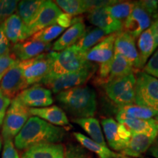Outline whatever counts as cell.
<instances>
[{"label":"cell","mask_w":158,"mask_h":158,"mask_svg":"<svg viewBox=\"0 0 158 158\" xmlns=\"http://www.w3.org/2000/svg\"><path fill=\"white\" fill-rule=\"evenodd\" d=\"M64 128L53 125L37 116H31L14 139V146L26 150L43 143H56L64 138Z\"/></svg>","instance_id":"cell-1"},{"label":"cell","mask_w":158,"mask_h":158,"mask_svg":"<svg viewBox=\"0 0 158 158\" xmlns=\"http://www.w3.org/2000/svg\"><path fill=\"white\" fill-rule=\"evenodd\" d=\"M56 100L70 115L78 118L92 117L97 109V96L89 86H79L56 94Z\"/></svg>","instance_id":"cell-2"},{"label":"cell","mask_w":158,"mask_h":158,"mask_svg":"<svg viewBox=\"0 0 158 158\" xmlns=\"http://www.w3.org/2000/svg\"><path fill=\"white\" fill-rule=\"evenodd\" d=\"M86 53L78 48L76 45L59 52L54 51L52 66L47 76L70 73L86 68L92 64L86 60Z\"/></svg>","instance_id":"cell-3"},{"label":"cell","mask_w":158,"mask_h":158,"mask_svg":"<svg viewBox=\"0 0 158 158\" xmlns=\"http://www.w3.org/2000/svg\"><path fill=\"white\" fill-rule=\"evenodd\" d=\"M95 71L96 66L91 64L86 68L74 73L57 76H46L37 84L44 85L51 92L58 94L62 91L81 86L92 76Z\"/></svg>","instance_id":"cell-4"},{"label":"cell","mask_w":158,"mask_h":158,"mask_svg":"<svg viewBox=\"0 0 158 158\" xmlns=\"http://www.w3.org/2000/svg\"><path fill=\"white\" fill-rule=\"evenodd\" d=\"M54 59V51L45 52L26 61H19L27 87L39 84L50 73Z\"/></svg>","instance_id":"cell-5"},{"label":"cell","mask_w":158,"mask_h":158,"mask_svg":"<svg viewBox=\"0 0 158 158\" xmlns=\"http://www.w3.org/2000/svg\"><path fill=\"white\" fill-rule=\"evenodd\" d=\"M30 116L29 108L24 106L19 99L11 100L4 118L2 135L3 139L15 138Z\"/></svg>","instance_id":"cell-6"},{"label":"cell","mask_w":158,"mask_h":158,"mask_svg":"<svg viewBox=\"0 0 158 158\" xmlns=\"http://www.w3.org/2000/svg\"><path fill=\"white\" fill-rule=\"evenodd\" d=\"M135 103L158 111V78L144 72L137 73Z\"/></svg>","instance_id":"cell-7"},{"label":"cell","mask_w":158,"mask_h":158,"mask_svg":"<svg viewBox=\"0 0 158 158\" xmlns=\"http://www.w3.org/2000/svg\"><path fill=\"white\" fill-rule=\"evenodd\" d=\"M135 76L133 73L110 81L105 85L108 98L119 106L135 103Z\"/></svg>","instance_id":"cell-8"},{"label":"cell","mask_w":158,"mask_h":158,"mask_svg":"<svg viewBox=\"0 0 158 158\" xmlns=\"http://www.w3.org/2000/svg\"><path fill=\"white\" fill-rule=\"evenodd\" d=\"M63 12L53 1H43L34 19L27 26L28 37H30L42 29L56 24L57 19Z\"/></svg>","instance_id":"cell-9"},{"label":"cell","mask_w":158,"mask_h":158,"mask_svg":"<svg viewBox=\"0 0 158 158\" xmlns=\"http://www.w3.org/2000/svg\"><path fill=\"white\" fill-rule=\"evenodd\" d=\"M27 88L22 71L19 67V61L16 60L0 81V91L6 98L13 100Z\"/></svg>","instance_id":"cell-10"},{"label":"cell","mask_w":158,"mask_h":158,"mask_svg":"<svg viewBox=\"0 0 158 158\" xmlns=\"http://www.w3.org/2000/svg\"><path fill=\"white\" fill-rule=\"evenodd\" d=\"M17 98L28 108H44L54 102L52 92L40 84H35L21 91Z\"/></svg>","instance_id":"cell-11"},{"label":"cell","mask_w":158,"mask_h":158,"mask_svg":"<svg viewBox=\"0 0 158 158\" xmlns=\"http://www.w3.org/2000/svg\"><path fill=\"white\" fill-rule=\"evenodd\" d=\"M114 52L124 56L133 66L134 72L140 70L139 55L135 44V38L124 31L117 33L114 42Z\"/></svg>","instance_id":"cell-12"},{"label":"cell","mask_w":158,"mask_h":158,"mask_svg":"<svg viewBox=\"0 0 158 158\" xmlns=\"http://www.w3.org/2000/svg\"><path fill=\"white\" fill-rule=\"evenodd\" d=\"M152 18L141 5L136 2L135 7L129 16L124 20L122 31H125L134 38H137L152 24Z\"/></svg>","instance_id":"cell-13"},{"label":"cell","mask_w":158,"mask_h":158,"mask_svg":"<svg viewBox=\"0 0 158 158\" xmlns=\"http://www.w3.org/2000/svg\"><path fill=\"white\" fill-rule=\"evenodd\" d=\"M51 43H44L40 41L29 39V40L18 43L13 45L10 53L19 61H26L50 50Z\"/></svg>","instance_id":"cell-14"},{"label":"cell","mask_w":158,"mask_h":158,"mask_svg":"<svg viewBox=\"0 0 158 158\" xmlns=\"http://www.w3.org/2000/svg\"><path fill=\"white\" fill-rule=\"evenodd\" d=\"M87 19L92 25L103 31L106 35L118 32L122 29L123 23L110 16L106 7L89 12Z\"/></svg>","instance_id":"cell-15"},{"label":"cell","mask_w":158,"mask_h":158,"mask_svg":"<svg viewBox=\"0 0 158 158\" xmlns=\"http://www.w3.org/2000/svg\"><path fill=\"white\" fill-rule=\"evenodd\" d=\"M118 32L113 33L105 37L86 53V58L88 62L106 63L112 60L114 54V42Z\"/></svg>","instance_id":"cell-16"},{"label":"cell","mask_w":158,"mask_h":158,"mask_svg":"<svg viewBox=\"0 0 158 158\" xmlns=\"http://www.w3.org/2000/svg\"><path fill=\"white\" fill-rule=\"evenodd\" d=\"M2 28L10 43L15 45L28 39L27 28L17 14H13L1 23Z\"/></svg>","instance_id":"cell-17"},{"label":"cell","mask_w":158,"mask_h":158,"mask_svg":"<svg viewBox=\"0 0 158 158\" xmlns=\"http://www.w3.org/2000/svg\"><path fill=\"white\" fill-rule=\"evenodd\" d=\"M157 137L145 134L133 133L122 155L129 157H138L148 151Z\"/></svg>","instance_id":"cell-18"},{"label":"cell","mask_w":158,"mask_h":158,"mask_svg":"<svg viewBox=\"0 0 158 158\" xmlns=\"http://www.w3.org/2000/svg\"><path fill=\"white\" fill-rule=\"evenodd\" d=\"M21 158H65L64 149L59 143H43L26 149Z\"/></svg>","instance_id":"cell-19"},{"label":"cell","mask_w":158,"mask_h":158,"mask_svg":"<svg viewBox=\"0 0 158 158\" xmlns=\"http://www.w3.org/2000/svg\"><path fill=\"white\" fill-rule=\"evenodd\" d=\"M30 115L37 116L55 126L69 125V119L62 108L56 106L44 108H30Z\"/></svg>","instance_id":"cell-20"},{"label":"cell","mask_w":158,"mask_h":158,"mask_svg":"<svg viewBox=\"0 0 158 158\" xmlns=\"http://www.w3.org/2000/svg\"><path fill=\"white\" fill-rule=\"evenodd\" d=\"M116 120L118 123H121L127 127L132 134H145L153 137L157 136V127L154 118L141 119V118L116 116Z\"/></svg>","instance_id":"cell-21"},{"label":"cell","mask_w":158,"mask_h":158,"mask_svg":"<svg viewBox=\"0 0 158 158\" xmlns=\"http://www.w3.org/2000/svg\"><path fill=\"white\" fill-rule=\"evenodd\" d=\"M85 30L86 27L83 21L71 26L70 28L65 31V32L63 33L62 36L55 41L51 47V50L59 52L74 45L81 38Z\"/></svg>","instance_id":"cell-22"},{"label":"cell","mask_w":158,"mask_h":158,"mask_svg":"<svg viewBox=\"0 0 158 158\" xmlns=\"http://www.w3.org/2000/svg\"><path fill=\"white\" fill-rule=\"evenodd\" d=\"M102 129L106 139L111 149L122 152L127 143L122 139L118 131L119 123L112 118H103L101 122Z\"/></svg>","instance_id":"cell-23"},{"label":"cell","mask_w":158,"mask_h":158,"mask_svg":"<svg viewBox=\"0 0 158 158\" xmlns=\"http://www.w3.org/2000/svg\"><path fill=\"white\" fill-rule=\"evenodd\" d=\"M137 45L138 52L139 55L140 70H141L144 68L148 62V59L156 50L155 40L150 27L139 35Z\"/></svg>","instance_id":"cell-24"},{"label":"cell","mask_w":158,"mask_h":158,"mask_svg":"<svg viewBox=\"0 0 158 158\" xmlns=\"http://www.w3.org/2000/svg\"><path fill=\"white\" fill-rule=\"evenodd\" d=\"M73 122L78 124L83 130L90 136V138L96 143L106 147V141L100 122L97 118L93 117L74 118Z\"/></svg>","instance_id":"cell-25"},{"label":"cell","mask_w":158,"mask_h":158,"mask_svg":"<svg viewBox=\"0 0 158 158\" xmlns=\"http://www.w3.org/2000/svg\"><path fill=\"white\" fill-rule=\"evenodd\" d=\"M158 116V111L150 108L138 106V105H127L119 106L116 116L128 118L150 119Z\"/></svg>","instance_id":"cell-26"},{"label":"cell","mask_w":158,"mask_h":158,"mask_svg":"<svg viewBox=\"0 0 158 158\" xmlns=\"http://www.w3.org/2000/svg\"><path fill=\"white\" fill-rule=\"evenodd\" d=\"M106 35V33L98 27L89 28L85 30L76 45L84 52H88L94 45L101 42Z\"/></svg>","instance_id":"cell-27"},{"label":"cell","mask_w":158,"mask_h":158,"mask_svg":"<svg viewBox=\"0 0 158 158\" xmlns=\"http://www.w3.org/2000/svg\"><path fill=\"white\" fill-rule=\"evenodd\" d=\"M44 0H24L19 2L17 15L26 26H28L37 15Z\"/></svg>","instance_id":"cell-28"},{"label":"cell","mask_w":158,"mask_h":158,"mask_svg":"<svg viewBox=\"0 0 158 158\" xmlns=\"http://www.w3.org/2000/svg\"><path fill=\"white\" fill-rule=\"evenodd\" d=\"M74 137L83 147L98 155L99 158H116L118 154L110 151L107 147L100 145L90 138L79 133H74Z\"/></svg>","instance_id":"cell-29"},{"label":"cell","mask_w":158,"mask_h":158,"mask_svg":"<svg viewBox=\"0 0 158 158\" xmlns=\"http://www.w3.org/2000/svg\"><path fill=\"white\" fill-rule=\"evenodd\" d=\"M133 66L127 59L119 54L114 52L108 81L133 73Z\"/></svg>","instance_id":"cell-30"},{"label":"cell","mask_w":158,"mask_h":158,"mask_svg":"<svg viewBox=\"0 0 158 158\" xmlns=\"http://www.w3.org/2000/svg\"><path fill=\"white\" fill-rule=\"evenodd\" d=\"M54 2L62 11L72 16H77L87 12L86 2L84 0H56Z\"/></svg>","instance_id":"cell-31"},{"label":"cell","mask_w":158,"mask_h":158,"mask_svg":"<svg viewBox=\"0 0 158 158\" xmlns=\"http://www.w3.org/2000/svg\"><path fill=\"white\" fill-rule=\"evenodd\" d=\"M135 5V2L133 3L131 2H117L113 5L106 7V10L110 16L122 22L123 20H125L129 16Z\"/></svg>","instance_id":"cell-32"},{"label":"cell","mask_w":158,"mask_h":158,"mask_svg":"<svg viewBox=\"0 0 158 158\" xmlns=\"http://www.w3.org/2000/svg\"><path fill=\"white\" fill-rule=\"evenodd\" d=\"M64 30V28H62L57 24H54L35 33L31 37L30 39L48 44L51 43V41L57 38Z\"/></svg>","instance_id":"cell-33"},{"label":"cell","mask_w":158,"mask_h":158,"mask_svg":"<svg viewBox=\"0 0 158 158\" xmlns=\"http://www.w3.org/2000/svg\"><path fill=\"white\" fill-rule=\"evenodd\" d=\"M19 2L16 0H0V23L13 15L16 10Z\"/></svg>","instance_id":"cell-34"},{"label":"cell","mask_w":158,"mask_h":158,"mask_svg":"<svg viewBox=\"0 0 158 158\" xmlns=\"http://www.w3.org/2000/svg\"><path fill=\"white\" fill-rule=\"evenodd\" d=\"M143 69V72L158 78V49L150 57Z\"/></svg>","instance_id":"cell-35"},{"label":"cell","mask_w":158,"mask_h":158,"mask_svg":"<svg viewBox=\"0 0 158 158\" xmlns=\"http://www.w3.org/2000/svg\"><path fill=\"white\" fill-rule=\"evenodd\" d=\"M146 12L150 15L152 19H158V1L156 0H143L137 2Z\"/></svg>","instance_id":"cell-36"},{"label":"cell","mask_w":158,"mask_h":158,"mask_svg":"<svg viewBox=\"0 0 158 158\" xmlns=\"http://www.w3.org/2000/svg\"><path fill=\"white\" fill-rule=\"evenodd\" d=\"M16 60L17 59L11 53L0 57V81L7 70L14 64Z\"/></svg>","instance_id":"cell-37"},{"label":"cell","mask_w":158,"mask_h":158,"mask_svg":"<svg viewBox=\"0 0 158 158\" xmlns=\"http://www.w3.org/2000/svg\"><path fill=\"white\" fill-rule=\"evenodd\" d=\"M2 158H20L13 140H4V148Z\"/></svg>","instance_id":"cell-38"},{"label":"cell","mask_w":158,"mask_h":158,"mask_svg":"<svg viewBox=\"0 0 158 158\" xmlns=\"http://www.w3.org/2000/svg\"><path fill=\"white\" fill-rule=\"evenodd\" d=\"M118 1L112 0H95V1H85L87 8V12H90L94 10L99 8H104L108 6L113 5Z\"/></svg>","instance_id":"cell-39"},{"label":"cell","mask_w":158,"mask_h":158,"mask_svg":"<svg viewBox=\"0 0 158 158\" xmlns=\"http://www.w3.org/2000/svg\"><path fill=\"white\" fill-rule=\"evenodd\" d=\"M10 54V43L6 37L0 23V57Z\"/></svg>","instance_id":"cell-40"},{"label":"cell","mask_w":158,"mask_h":158,"mask_svg":"<svg viewBox=\"0 0 158 158\" xmlns=\"http://www.w3.org/2000/svg\"><path fill=\"white\" fill-rule=\"evenodd\" d=\"M11 100L6 98L0 91V127L2 125L4 118H5L6 111L10 104Z\"/></svg>","instance_id":"cell-41"},{"label":"cell","mask_w":158,"mask_h":158,"mask_svg":"<svg viewBox=\"0 0 158 158\" xmlns=\"http://www.w3.org/2000/svg\"><path fill=\"white\" fill-rule=\"evenodd\" d=\"M73 19L74 18L72 15L62 13L57 19L56 24L64 29L68 28V27L70 28L71 26L73 25Z\"/></svg>","instance_id":"cell-42"},{"label":"cell","mask_w":158,"mask_h":158,"mask_svg":"<svg viewBox=\"0 0 158 158\" xmlns=\"http://www.w3.org/2000/svg\"><path fill=\"white\" fill-rule=\"evenodd\" d=\"M150 29H151L154 40H155V48H157L158 47V19L155 20L154 22L152 23Z\"/></svg>","instance_id":"cell-43"},{"label":"cell","mask_w":158,"mask_h":158,"mask_svg":"<svg viewBox=\"0 0 158 158\" xmlns=\"http://www.w3.org/2000/svg\"><path fill=\"white\" fill-rule=\"evenodd\" d=\"M149 153L152 157L158 158V136H157L152 146L149 147Z\"/></svg>","instance_id":"cell-44"},{"label":"cell","mask_w":158,"mask_h":158,"mask_svg":"<svg viewBox=\"0 0 158 158\" xmlns=\"http://www.w3.org/2000/svg\"><path fill=\"white\" fill-rule=\"evenodd\" d=\"M154 119H155V123H156V125H157V136H158V116H155Z\"/></svg>","instance_id":"cell-45"},{"label":"cell","mask_w":158,"mask_h":158,"mask_svg":"<svg viewBox=\"0 0 158 158\" xmlns=\"http://www.w3.org/2000/svg\"><path fill=\"white\" fill-rule=\"evenodd\" d=\"M116 158H132V157H127V156H124L123 155H117V157Z\"/></svg>","instance_id":"cell-46"},{"label":"cell","mask_w":158,"mask_h":158,"mask_svg":"<svg viewBox=\"0 0 158 158\" xmlns=\"http://www.w3.org/2000/svg\"><path fill=\"white\" fill-rule=\"evenodd\" d=\"M1 149H2V137L0 136V152H1Z\"/></svg>","instance_id":"cell-47"},{"label":"cell","mask_w":158,"mask_h":158,"mask_svg":"<svg viewBox=\"0 0 158 158\" xmlns=\"http://www.w3.org/2000/svg\"><path fill=\"white\" fill-rule=\"evenodd\" d=\"M146 158H149V157H146Z\"/></svg>","instance_id":"cell-48"}]
</instances>
